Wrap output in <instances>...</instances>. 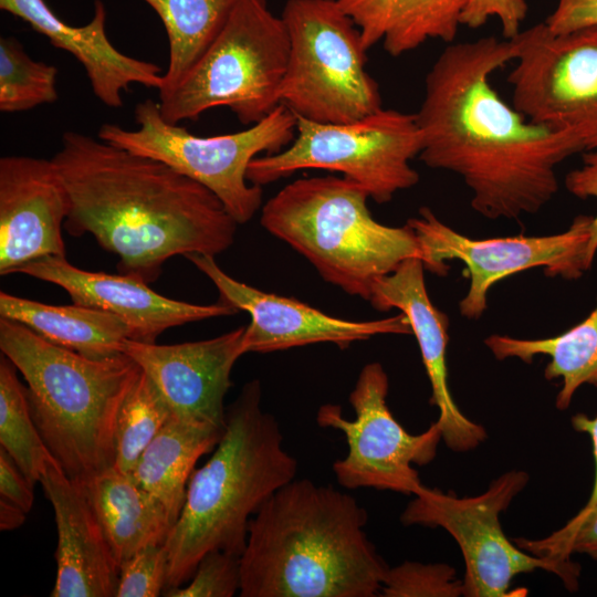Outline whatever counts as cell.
<instances>
[{"label":"cell","mask_w":597,"mask_h":597,"mask_svg":"<svg viewBox=\"0 0 597 597\" xmlns=\"http://www.w3.org/2000/svg\"><path fill=\"white\" fill-rule=\"evenodd\" d=\"M517 54L516 36L448 45L427 73L415 113L419 159L459 175L473 210L491 220L538 212L558 191L556 167L583 153L570 134L530 122L493 88L491 75Z\"/></svg>","instance_id":"1"},{"label":"cell","mask_w":597,"mask_h":597,"mask_svg":"<svg viewBox=\"0 0 597 597\" xmlns=\"http://www.w3.org/2000/svg\"><path fill=\"white\" fill-rule=\"evenodd\" d=\"M51 160L70 197L66 231L91 233L122 274L148 284L168 259L214 256L234 241L239 223L220 199L163 161L72 130Z\"/></svg>","instance_id":"2"},{"label":"cell","mask_w":597,"mask_h":597,"mask_svg":"<svg viewBox=\"0 0 597 597\" xmlns=\"http://www.w3.org/2000/svg\"><path fill=\"white\" fill-rule=\"evenodd\" d=\"M349 494L308 479L280 488L251 519L241 597H374L388 566Z\"/></svg>","instance_id":"3"},{"label":"cell","mask_w":597,"mask_h":597,"mask_svg":"<svg viewBox=\"0 0 597 597\" xmlns=\"http://www.w3.org/2000/svg\"><path fill=\"white\" fill-rule=\"evenodd\" d=\"M261 396L259 380L242 388L226 408L224 432L211 457L190 476L181 513L165 542V590L189 582L208 552L241 556L251 519L296 476L297 460L284 449L280 425L262 409Z\"/></svg>","instance_id":"4"},{"label":"cell","mask_w":597,"mask_h":597,"mask_svg":"<svg viewBox=\"0 0 597 597\" xmlns=\"http://www.w3.org/2000/svg\"><path fill=\"white\" fill-rule=\"evenodd\" d=\"M0 349L22 374L34 423L65 474L86 485L113 468L117 415L139 365L124 353L85 357L4 317Z\"/></svg>","instance_id":"5"},{"label":"cell","mask_w":597,"mask_h":597,"mask_svg":"<svg viewBox=\"0 0 597 597\" xmlns=\"http://www.w3.org/2000/svg\"><path fill=\"white\" fill-rule=\"evenodd\" d=\"M369 195L333 175L296 179L270 198L261 224L302 254L328 283L369 302L375 282L410 258L423 262L415 231L376 221Z\"/></svg>","instance_id":"6"},{"label":"cell","mask_w":597,"mask_h":597,"mask_svg":"<svg viewBox=\"0 0 597 597\" xmlns=\"http://www.w3.org/2000/svg\"><path fill=\"white\" fill-rule=\"evenodd\" d=\"M289 53L282 17L269 9L266 0H240L191 70L159 93L161 115L179 124L228 107L241 124L253 125L280 105Z\"/></svg>","instance_id":"7"},{"label":"cell","mask_w":597,"mask_h":597,"mask_svg":"<svg viewBox=\"0 0 597 597\" xmlns=\"http://www.w3.org/2000/svg\"><path fill=\"white\" fill-rule=\"evenodd\" d=\"M136 129L103 124L97 137L134 154L167 164L211 190L239 223L262 207V187L247 179L250 163L281 151L293 140L296 116L283 104L243 130L198 136L166 121L159 103L146 98L134 111Z\"/></svg>","instance_id":"8"},{"label":"cell","mask_w":597,"mask_h":597,"mask_svg":"<svg viewBox=\"0 0 597 597\" xmlns=\"http://www.w3.org/2000/svg\"><path fill=\"white\" fill-rule=\"evenodd\" d=\"M290 53L280 104L316 123H349L381 108L360 32L337 0H287Z\"/></svg>","instance_id":"9"},{"label":"cell","mask_w":597,"mask_h":597,"mask_svg":"<svg viewBox=\"0 0 597 597\" xmlns=\"http://www.w3.org/2000/svg\"><path fill=\"white\" fill-rule=\"evenodd\" d=\"M422 147L416 115L380 108L349 123L296 117L293 140L281 151L255 157L247 179L264 186L302 169L341 172L378 203L419 181L410 165Z\"/></svg>","instance_id":"10"},{"label":"cell","mask_w":597,"mask_h":597,"mask_svg":"<svg viewBox=\"0 0 597 597\" xmlns=\"http://www.w3.org/2000/svg\"><path fill=\"white\" fill-rule=\"evenodd\" d=\"M528 474L511 470L493 480L485 492L459 498L421 484L400 520L405 525L442 527L458 543L463 561L462 596L504 597L520 574L543 569L558 576L565 587H578L579 565L534 556L504 534L500 513L525 488Z\"/></svg>","instance_id":"11"},{"label":"cell","mask_w":597,"mask_h":597,"mask_svg":"<svg viewBox=\"0 0 597 597\" xmlns=\"http://www.w3.org/2000/svg\"><path fill=\"white\" fill-rule=\"evenodd\" d=\"M591 222L593 216L579 214L567 230L556 234L472 239L422 207L407 224L419 240L429 272L446 275L448 261L464 263L470 284L459 311L468 320H479L488 308L490 289L510 275L543 268L551 277L579 279L591 268L587 256Z\"/></svg>","instance_id":"12"},{"label":"cell","mask_w":597,"mask_h":597,"mask_svg":"<svg viewBox=\"0 0 597 597\" xmlns=\"http://www.w3.org/2000/svg\"><path fill=\"white\" fill-rule=\"evenodd\" d=\"M507 81L512 104L530 122L568 133L583 153L597 150V24L553 33L545 22L516 35Z\"/></svg>","instance_id":"13"},{"label":"cell","mask_w":597,"mask_h":597,"mask_svg":"<svg viewBox=\"0 0 597 597\" xmlns=\"http://www.w3.org/2000/svg\"><path fill=\"white\" fill-rule=\"evenodd\" d=\"M388 388L381 364L369 363L349 395L355 419H346L339 406L327 404L318 409L316 421L342 431L346 438L347 454L333 464L339 485L413 495L422 483L412 464L423 465L434 459L441 429L436 421L421 433L408 432L389 410Z\"/></svg>","instance_id":"14"},{"label":"cell","mask_w":597,"mask_h":597,"mask_svg":"<svg viewBox=\"0 0 597 597\" xmlns=\"http://www.w3.org/2000/svg\"><path fill=\"white\" fill-rule=\"evenodd\" d=\"M186 258L216 285L221 303L250 314L242 339L244 354L317 343H334L345 348L376 335L412 334L404 313L364 322L334 317L297 300L266 293L231 277L213 255L192 253Z\"/></svg>","instance_id":"15"},{"label":"cell","mask_w":597,"mask_h":597,"mask_svg":"<svg viewBox=\"0 0 597 597\" xmlns=\"http://www.w3.org/2000/svg\"><path fill=\"white\" fill-rule=\"evenodd\" d=\"M245 326L198 342L158 345L127 339L123 353L134 359L179 419L226 428L224 396L231 370L244 355Z\"/></svg>","instance_id":"16"},{"label":"cell","mask_w":597,"mask_h":597,"mask_svg":"<svg viewBox=\"0 0 597 597\" xmlns=\"http://www.w3.org/2000/svg\"><path fill=\"white\" fill-rule=\"evenodd\" d=\"M69 192L52 160L0 158V274L36 259L65 256L62 226Z\"/></svg>","instance_id":"17"},{"label":"cell","mask_w":597,"mask_h":597,"mask_svg":"<svg viewBox=\"0 0 597 597\" xmlns=\"http://www.w3.org/2000/svg\"><path fill=\"white\" fill-rule=\"evenodd\" d=\"M15 273L53 283L72 303L109 312L132 331V339L156 343L168 328L239 311L226 303L197 305L163 296L143 280L127 274L92 272L72 265L66 256H44L20 266Z\"/></svg>","instance_id":"18"},{"label":"cell","mask_w":597,"mask_h":597,"mask_svg":"<svg viewBox=\"0 0 597 597\" xmlns=\"http://www.w3.org/2000/svg\"><path fill=\"white\" fill-rule=\"evenodd\" d=\"M423 271L422 260H405L375 282L369 302L377 311L398 308L407 316L430 381V404L439 410L442 440L452 451H471L486 439V431L462 413L450 392L446 359L449 317L432 304Z\"/></svg>","instance_id":"19"},{"label":"cell","mask_w":597,"mask_h":597,"mask_svg":"<svg viewBox=\"0 0 597 597\" xmlns=\"http://www.w3.org/2000/svg\"><path fill=\"white\" fill-rule=\"evenodd\" d=\"M40 483L57 530L56 578L50 596H116L119 567L85 486L71 480L55 459L46 463Z\"/></svg>","instance_id":"20"},{"label":"cell","mask_w":597,"mask_h":597,"mask_svg":"<svg viewBox=\"0 0 597 597\" xmlns=\"http://www.w3.org/2000/svg\"><path fill=\"white\" fill-rule=\"evenodd\" d=\"M0 9L44 35L52 45L72 54L84 67L94 95L106 106H123V94L139 84L159 90L164 74L153 62L129 56L115 48L106 34V9L94 2L88 23L75 27L60 19L44 0H0Z\"/></svg>","instance_id":"21"},{"label":"cell","mask_w":597,"mask_h":597,"mask_svg":"<svg viewBox=\"0 0 597 597\" xmlns=\"http://www.w3.org/2000/svg\"><path fill=\"white\" fill-rule=\"evenodd\" d=\"M469 0H337L368 51L381 42L394 57L428 40L452 42Z\"/></svg>","instance_id":"22"},{"label":"cell","mask_w":597,"mask_h":597,"mask_svg":"<svg viewBox=\"0 0 597 597\" xmlns=\"http://www.w3.org/2000/svg\"><path fill=\"white\" fill-rule=\"evenodd\" d=\"M84 486L118 567L142 548L165 544L175 523L130 474L113 467Z\"/></svg>","instance_id":"23"},{"label":"cell","mask_w":597,"mask_h":597,"mask_svg":"<svg viewBox=\"0 0 597 597\" xmlns=\"http://www.w3.org/2000/svg\"><path fill=\"white\" fill-rule=\"evenodd\" d=\"M0 317L15 321L45 341L88 358L123 354L129 326L118 316L72 304L50 305L0 292Z\"/></svg>","instance_id":"24"},{"label":"cell","mask_w":597,"mask_h":597,"mask_svg":"<svg viewBox=\"0 0 597 597\" xmlns=\"http://www.w3.org/2000/svg\"><path fill=\"white\" fill-rule=\"evenodd\" d=\"M223 432L171 415L135 464L130 476L164 504L174 523L181 513L197 461L213 451Z\"/></svg>","instance_id":"25"},{"label":"cell","mask_w":597,"mask_h":597,"mask_svg":"<svg viewBox=\"0 0 597 597\" xmlns=\"http://www.w3.org/2000/svg\"><path fill=\"white\" fill-rule=\"evenodd\" d=\"M484 344L498 360L515 357L531 364L537 355L548 356L544 377L562 380L555 406L566 410L579 387H597V297L587 317L562 334L538 339L493 334Z\"/></svg>","instance_id":"26"},{"label":"cell","mask_w":597,"mask_h":597,"mask_svg":"<svg viewBox=\"0 0 597 597\" xmlns=\"http://www.w3.org/2000/svg\"><path fill=\"white\" fill-rule=\"evenodd\" d=\"M159 17L169 60L158 93L176 86L219 34L240 0H143Z\"/></svg>","instance_id":"27"},{"label":"cell","mask_w":597,"mask_h":597,"mask_svg":"<svg viewBox=\"0 0 597 597\" xmlns=\"http://www.w3.org/2000/svg\"><path fill=\"white\" fill-rule=\"evenodd\" d=\"M17 367L4 355L0 359V447L15 461L32 485L40 482L46 463L54 459L31 415L27 387Z\"/></svg>","instance_id":"28"},{"label":"cell","mask_w":597,"mask_h":597,"mask_svg":"<svg viewBox=\"0 0 597 597\" xmlns=\"http://www.w3.org/2000/svg\"><path fill=\"white\" fill-rule=\"evenodd\" d=\"M171 415L158 388L142 370L117 415L114 467L130 474L145 448Z\"/></svg>","instance_id":"29"},{"label":"cell","mask_w":597,"mask_h":597,"mask_svg":"<svg viewBox=\"0 0 597 597\" xmlns=\"http://www.w3.org/2000/svg\"><path fill=\"white\" fill-rule=\"evenodd\" d=\"M57 69L33 60L12 36L0 39V111L18 113L59 98Z\"/></svg>","instance_id":"30"},{"label":"cell","mask_w":597,"mask_h":597,"mask_svg":"<svg viewBox=\"0 0 597 597\" xmlns=\"http://www.w3.org/2000/svg\"><path fill=\"white\" fill-rule=\"evenodd\" d=\"M380 596L385 597H458L462 596V579L447 564L404 562L388 567Z\"/></svg>","instance_id":"31"},{"label":"cell","mask_w":597,"mask_h":597,"mask_svg":"<svg viewBox=\"0 0 597 597\" xmlns=\"http://www.w3.org/2000/svg\"><path fill=\"white\" fill-rule=\"evenodd\" d=\"M523 551L562 564H573L574 553L586 554L597 561V504L579 511L562 528L541 540L515 538Z\"/></svg>","instance_id":"32"},{"label":"cell","mask_w":597,"mask_h":597,"mask_svg":"<svg viewBox=\"0 0 597 597\" xmlns=\"http://www.w3.org/2000/svg\"><path fill=\"white\" fill-rule=\"evenodd\" d=\"M241 556L211 551L199 561L187 585L169 588L166 597H231L240 593Z\"/></svg>","instance_id":"33"},{"label":"cell","mask_w":597,"mask_h":597,"mask_svg":"<svg viewBox=\"0 0 597 597\" xmlns=\"http://www.w3.org/2000/svg\"><path fill=\"white\" fill-rule=\"evenodd\" d=\"M168 552L165 544L148 545L119 565L116 597H157L166 588Z\"/></svg>","instance_id":"34"},{"label":"cell","mask_w":597,"mask_h":597,"mask_svg":"<svg viewBox=\"0 0 597 597\" xmlns=\"http://www.w3.org/2000/svg\"><path fill=\"white\" fill-rule=\"evenodd\" d=\"M525 0H469L461 15V24L475 29L489 19L500 21L504 39L515 38L527 14Z\"/></svg>","instance_id":"35"},{"label":"cell","mask_w":597,"mask_h":597,"mask_svg":"<svg viewBox=\"0 0 597 597\" xmlns=\"http://www.w3.org/2000/svg\"><path fill=\"white\" fill-rule=\"evenodd\" d=\"M565 187L579 199L597 200V150L585 151L582 166L570 170L565 177ZM597 253V214L593 216L590 239L587 248L588 261L593 265Z\"/></svg>","instance_id":"36"},{"label":"cell","mask_w":597,"mask_h":597,"mask_svg":"<svg viewBox=\"0 0 597 597\" xmlns=\"http://www.w3.org/2000/svg\"><path fill=\"white\" fill-rule=\"evenodd\" d=\"M553 33H566L597 24V0H558L544 21Z\"/></svg>","instance_id":"37"},{"label":"cell","mask_w":597,"mask_h":597,"mask_svg":"<svg viewBox=\"0 0 597 597\" xmlns=\"http://www.w3.org/2000/svg\"><path fill=\"white\" fill-rule=\"evenodd\" d=\"M33 488L12 457L0 447V496L28 513L33 505Z\"/></svg>","instance_id":"38"},{"label":"cell","mask_w":597,"mask_h":597,"mask_svg":"<svg viewBox=\"0 0 597 597\" xmlns=\"http://www.w3.org/2000/svg\"><path fill=\"white\" fill-rule=\"evenodd\" d=\"M572 426L578 431L586 433L591 441L595 473L591 492L586 504L580 511H587L597 504V415L588 417L585 413H577L572 417Z\"/></svg>","instance_id":"39"},{"label":"cell","mask_w":597,"mask_h":597,"mask_svg":"<svg viewBox=\"0 0 597 597\" xmlns=\"http://www.w3.org/2000/svg\"><path fill=\"white\" fill-rule=\"evenodd\" d=\"M27 512L18 504L0 496V528L10 531L21 526Z\"/></svg>","instance_id":"40"}]
</instances>
